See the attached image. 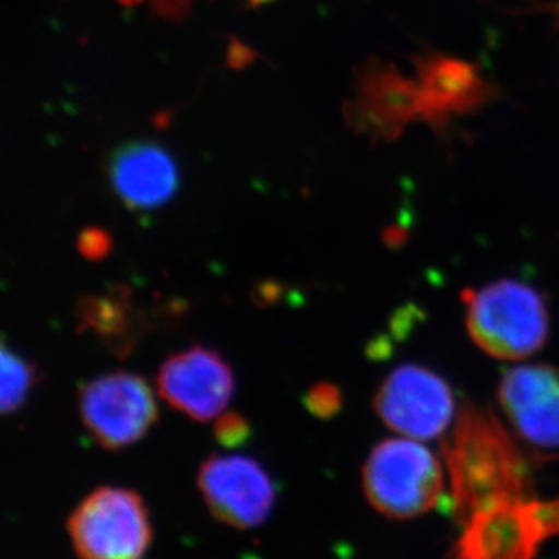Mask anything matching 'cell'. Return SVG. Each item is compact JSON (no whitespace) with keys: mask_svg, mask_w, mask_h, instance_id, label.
<instances>
[{"mask_svg":"<svg viewBox=\"0 0 559 559\" xmlns=\"http://www.w3.org/2000/svg\"><path fill=\"white\" fill-rule=\"evenodd\" d=\"M373 406L385 426L417 441L443 436L455 411L448 382L417 364L393 370L378 389Z\"/></svg>","mask_w":559,"mask_h":559,"instance_id":"8992f818","label":"cell"},{"mask_svg":"<svg viewBox=\"0 0 559 559\" xmlns=\"http://www.w3.org/2000/svg\"><path fill=\"white\" fill-rule=\"evenodd\" d=\"M121 2H123V3H134V2H139V0H121Z\"/></svg>","mask_w":559,"mask_h":559,"instance_id":"44dd1931","label":"cell"},{"mask_svg":"<svg viewBox=\"0 0 559 559\" xmlns=\"http://www.w3.org/2000/svg\"><path fill=\"white\" fill-rule=\"evenodd\" d=\"M551 9H554V13H551V14H555V16H558V20H559V0H557V2L554 3V7H551Z\"/></svg>","mask_w":559,"mask_h":559,"instance_id":"ffe728a7","label":"cell"},{"mask_svg":"<svg viewBox=\"0 0 559 559\" xmlns=\"http://www.w3.org/2000/svg\"><path fill=\"white\" fill-rule=\"evenodd\" d=\"M371 506L390 520L428 513L443 495L440 460L412 439H390L374 447L362 469Z\"/></svg>","mask_w":559,"mask_h":559,"instance_id":"3957f363","label":"cell"},{"mask_svg":"<svg viewBox=\"0 0 559 559\" xmlns=\"http://www.w3.org/2000/svg\"><path fill=\"white\" fill-rule=\"evenodd\" d=\"M499 406L530 447L559 448V369L532 364L510 369L500 380Z\"/></svg>","mask_w":559,"mask_h":559,"instance_id":"30bf717a","label":"cell"},{"mask_svg":"<svg viewBox=\"0 0 559 559\" xmlns=\"http://www.w3.org/2000/svg\"><path fill=\"white\" fill-rule=\"evenodd\" d=\"M540 500H507L477 511L465 524L452 559H535L550 538Z\"/></svg>","mask_w":559,"mask_h":559,"instance_id":"ba28073f","label":"cell"},{"mask_svg":"<svg viewBox=\"0 0 559 559\" xmlns=\"http://www.w3.org/2000/svg\"><path fill=\"white\" fill-rule=\"evenodd\" d=\"M280 286L274 283H263L257 294L255 299H260L261 304H272L278 297Z\"/></svg>","mask_w":559,"mask_h":559,"instance_id":"d6986e66","label":"cell"},{"mask_svg":"<svg viewBox=\"0 0 559 559\" xmlns=\"http://www.w3.org/2000/svg\"><path fill=\"white\" fill-rule=\"evenodd\" d=\"M471 340L491 358L535 355L549 336V311L538 290L516 280H498L463 294Z\"/></svg>","mask_w":559,"mask_h":559,"instance_id":"7a4b0ae2","label":"cell"},{"mask_svg":"<svg viewBox=\"0 0 559 559\" xmlns=\"http://www.w3.org/2000/svg\"><path fill=\"white\" fill-rule=\"evenodd\" d=\"M162 399L194 421L219 417L234 395V371L213 349L193 345L175 353L157 374Z\"/></svg>","mask_w":559,"mask_h":559,"instance_id":"9c48e42d","label":"cell"},{"mask_svg":"<svg viewBox=\"0 0 559 559\" xmlns=\"http://www.w3.org/2000/svg\"><path fill=\"white\" fill-rule=\"evenodd\" d=\"M348 119L370 138H399L412 123L425 121L417 79L381 62L367 66L349 103Z\"/></svg>","mask_w":559,"mask_h":559,"instance_id":"8fae6325","label":"cell"},{"mask_svg":"<svg viewBox=\"0 0 559 559\" xmlns=\"http://www.w3.org/2000/svg\"><path fill=\"white\" fill-rule=\"evenodd\" d=\"M80 331H92L116 356L130 355L138 347L145 320L132 305L127 286H112L106 293L87 296L76 305Z\"/></svg>","mask_w":559,"mask_h":559,"instance_id":"5bb4252c","label":"cell"},{"mask_svg":"<svg viewBox=\"0 0 559 559\" xmlns=\"http://www.w3.org/2000/svg\"><path fill=\"white\" fill-rule=\"evenodd\" d=\"M459 524L477 511L533 498L527 460L491 411L465 400L441 441Z\"/></svg>","mask_w":559,"mask_h":559,"instance_id":"6da1fadb","label":"cell"},{"mask_svg":"<svg viewBox=\"0 0 559 559\" xmlns=\"http://www.w3.org/2000/svg\"><path fill=\"white\" fill-rule=\"evenodd\" d=\"M68 532L80 559H140L153 538L142 496L120 487H100L81 500Z\"/></svg>","mask_w":559,"mask_h":559,"instance_id":"277c9868","label":"cell"},{"mask_svg":"<svg viewBox=\"0 0 559 559\" xmlns=\"http://www.w3.org/2000/svg\"><path fill=\"white\" fill-rule=\"evenodd\" d=\"M304 404L319 419L336 417L342 409V392L331 382H318L304 396Z\"/></svg>","mask_w":559,"mask_h":559,"instance_id":"2e32d148","label":"cell"},{"mask_svg":"<svg viewBox=\"0 0 559 559\" xmlns=\"http://www.w3.org/2000/svg\"><path fill=\"white\" fill-rule=\"evenodd\" d=\"M110 182L128 209L150 212L175 197L179 171L167 150L153 142H131L110 160Z\"/></svg>","mask_w":559,"mask_h":559,"instance_id":"4fadbf2b","label":"cell"},{"mask_svg":"<svg viewBox=\"0 0 559 559\" xmlns=\"http://www.w3.org/2000/svg\"><path fill=\"white\" fill-rule=\"evenodd\" d=\"M80 417L92 439L116 451L143 439L157 421L148 382L130 371L95 378L79 393Z\"/></svg>","mask_w":559,"mask_h":559,"instance_id":"5b68a950","label":"cell"},{"mask_svg":"<svg viewBox=\"0 0 559 559\" xmlns=\"http://www.w3.org/2000/svg\"><path fill=\"white\" fill-rule=\"evenodd\" d=\"M213 436L216 441L224 448H240L248 443L252 437V428H250L248 419L237 412H227L219 415L216 419Z\"/></svg>","mask_w":559,"mask_h":559,"instance_id":"e0dca14e","label":"cell"},{"mask_svg":"<svg viewBox=\"0 0 559 559\" xmlns=\"http://www.w3.org/2000/svg\"><path fill=\"white\" fill-rule=\"evenodd\" d=\"M198 487L210 513L240 530L263 524L277 496L267 471L248 455H212L201 465Z\"/></svg>","mask_w":559,"mask_h":559,"instance_id":"52a82bcc","label":"cell"},{"mask_svg":"<svg viewBox=\"0 0 559 559\" xmlns=\"http://www.w3.org/2000/svg\"><path fill=\"white\" fill-rule=\"evenodd\" d=\"M425 123L441 130L455 117L465 116L484 105L489 86L471 62L447 55L423 57L417 64Z\"/></svg>","mask_w":559,"mask_h":559,"instance_id":"7c38bea8","label":"cell"},{"mask_svg":"<svg viewBox=\"0 0 559 559\" xmlns=\"http://www.w3.org/2000/svg\"><path fill=\"white\" fill-rule=\"evenodd\" d=\"M76 248L84 259L90 261H100L112 249V238L108 231L100 229V227H87L81 231L79 240H76Z\"/></svg>","mask_w":559,"mask_h":559,"instance_id":"ac0fdd59","label":"cell"},{"mask_svg":"<svg viewBox=\"0 0 559 559\" xmlns=\"http://www.w3.org/2000/svg\"><path fill=\"white\" fill-rule=\"evenodd\" d=\"M36 381H38V371L35 366L3 344L2 393H0L2 414L11 415L21 411Z\"/></svg>","mask_w":559,"mask_h":559,"instance_id":"9a60e30c","label":"cell"}]
</instances>
